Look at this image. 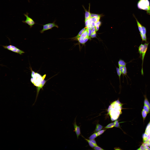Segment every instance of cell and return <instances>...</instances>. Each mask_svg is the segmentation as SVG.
Here are the masks:
<instances>
[{"mask_svg":"<svg viewBox=\"0 0 150 150\" xmlns=\"http://www.w3.org/2000/svg\"><path fill=\"white\" fill-rule=\"evenodd\" d=\"M71 43L79 53L76 62H68L67 67L77 72H81L88 78L90 83L93 84L107 70L101 61L85 48L86 40L79 37L78 41L71 40Z\"/></svg>","mask_w":150,"mask_h":150,"instance_id":"1","label":"cell"},{"mask_svg":"<svg viewBox=\"0 0 150 150\" xmlns=\"http://www.w3.org/2000/svg\"><path fill=\"white\" fill-rule=\"evenodd\" d=\"M7 138L11 144L20 147L24 150H63L46 139L37 135Z\"/></svg>","mask_w":150,"mask_h":150,"instance_id":"2","label":"cell"},{"mask_svg":"<svg viewBox=\"0 0 150 150\" xmlns=\"http://www.w3.org/2000/svg\"><path fill=\"white\" fill-rule=\"evenodd\" d=\"M127 76L129 78V86L120 93L121 99L123 100L130 99L135 93L150 88V69L144 70Z\"/></svg>","mask_w":150,"mask_h":150,"instance_id":"3","label":"cell"},{"mask_svg":"<svg viewBox=\"0 0 150 150\" xmlns=\"http://www.w3.org/2000/svg\"><path fill=\"white\" fill-rule=\"evenodd\" d=\"M84 3L86 6H88V0H83Z\"/></svg>","mask_w":150,"mask_h":150,"instance_id":"4","label":"cell"}]
</instances>
